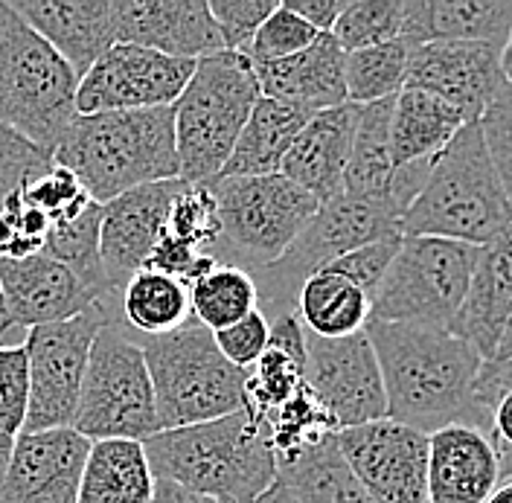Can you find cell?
Instances as JSON below:
<instances>
[{
	"instance_id": "obj_1",
	"label": "cell",
	"mask_w": 512,
	"mask_h": 503,
	"mask_svg": "<svg viewBox=\"0 0 512 503\" xmlns=\"http://www.w3.org/2000/svg\"><path fill=\"white\" fill-rule=\"evenodd\" d=\"M387 399V419L434 434L446 425H472V387L483 358L451 329L376 323L364 326Z\"/></svg>"
},
{
	"instance_id": "obj_2",
	"label": "cell",
	"mask_w": 512,
	"mask_h": 503,
	"mask_svg": "<svg viewBox=\"0 0 512 503\" xmlns=\"http://www.w3.org/2000/svg\"><path fill=\"white\" fill-rule=\"evenodd\" d=\"M155 480L184 486L210 501L256 503L277 480L274 448L248 410L158 431L143 440Z\"/></svg>"
},
{
	"instance_id": "obj_3",
	"label": "cell",
	"mask_w": 512,
	"mask_h": 503,
	"mask_svg": "<svg viewBox=\"0 0 512 503\" xmlns=\"http://www.w3.org/2000/svg\"><path fill=\"white\" fill-rule=\"evenodd\" d=\"M53 160L70 169L96 204L131 189L181 178L172 108L76 117Z\"/></svg>"
},
{
	"instance_id": "obj_4",
	"label": "cell",
	"mask_w": 512,
	"mask_h": 503,
	"mask_svg": "<svg viewBox=\"0 0 512 503\" xmlns=\"http://www.w3.org/2000/svg\"><path fill=\"white\" fill-rule=\"evenodd\" d=\"M512 207L480 123H466L434 160L402 216V236H434L483 248L510 233Z\"/></svg>"
},
{
	"instance_id": "obj_5",
	"label": "cell",
	"mask_w": 512,
	"mask_h": 503,
	"mask_svg": "<svg viewBox=\"0 0 512 503\" xmlns=\"http://www.w3.org/2000/svg\"><path fill=\"white\" fill-rule=\"evenodd\" d=\"M128 335L146 358L160 431L213 422L245 408V373L224 358L213 332L192 317L166 335Z\"/></svg>"
},
{
	"instance_id": "obj_6",
	"label": "cell",
	"mask_w": 512,
	"mask_h": 503,
	"mask_svg": "<svg viewBox=\"0 0 512 503\" xmlns=\"http://www.w3.org/2000/svg\"><path fill=\"white\" fill-rule=\"evenodd\" d=\"M76 88L73 67L0 0V126L53 158L76 120Z\"/></svg>"
},
{
	"instance_id": "obj_7",
	"label": "cell",
	"mask_w": 512,
	"mask_h": 503,
	"mask_svg": "<svg viewBox=\"0 0 512 503\" xmlns=\"http://www.w3.org/2000/svg\"><path fill=\"white\" fill-rule=\"evenodd\" d=\"M259 96L248 56L222 50L195 62L184 94L172 105L181 181L207 184L222 172Z\"/></svg>"
},
{
	"instance_id": "obj_8",
	"label": "cell",
	"mask_w": 512,
	"mask_h": 503,
	"mask_svg": "<svg viewBox=\"0 0 512 503\" xmlns=\"http://www.w3.org/2000/svg\"><path fill=\"white\" fill-rule=\"evenodd\" d=\"M204 187L213 192L219 213V245L213 259L256 274L274 265L294 245L320 204L283 175L262 178H213Z\"/></svg>"
},
{
	"instance_id": "obj_9",
	"label": "cell",
	"mask_w": 512,
	"mask_h": 503,
	"mask_svg": "<svg viewBox=\"0 0 512 503\" xmlns=\"http://www.w3.org/2000/svg\"><path fill=\"white\" fill-rule=\"evenodd\" d=\"M396 236H402V210L393 201L355 198L344 192L335 195L332 201L320 204L294 245L274 265L251 274L259 303H265L259 312L265 317L268 312H274V317L294 312V297L312 274L364 245Z\"/></svg>"
},
{
	"instance_id": "obj_10",
	"label": "cell",
	"mask_w": 512,
	"mask_h": 503,
	"mask_svg": "<svg viewBox=\"0 0 512 503\" xmlns=\"http://www.w3.org/2000/svg\"><path fill=\"white\" fill-rule=\"evenodd\" d=\"M70 428L91 442H143L160 431L146 358L120 323V312L94 338Z\"/></svg>"
},
{
	"instance_id": "obj_11",
	"label": "cell",
	"mask_w": 512,
	"mask_h": 503,
	"mask_svg": "<svg viewBox=\"0 0 512 503\" xmlns=\"http://www.w3.org/2000/svg\"><path fill=\"white\" fill-rule=\"evenodd\" d=\"M475 251L434 236H402L373 297L370 320L448 329L466 297Z\"/></svg>"
},
{
	"instance_id": "obj_12",
	"label": "cell",
	"mask_w": 512,
	"mask_h": 503,
	"mask_svg": "<svg viewBox=\"0 0 512 503\" xmlns=\"http://www.w3.org/2000/svg\"><path fill=\"white\" fill-rule=\"evenodd\" d=\"M117 312V297H105L82 315L27 332L24 352L30 370V405L24 431L70 428L94 338Z\"/></svg>"
},
{
	"instance_id": "obj_13",
	"label": "cell",
	"mask_w": 512,
	"mask_h": 503,
	"mask_svg": "<svg viewBox=\"0 0 512 503\" xmlns=\"http://www.w3.org/2000/svg\"><path fill=\"white\" fill-rule=\"evenodd\" d=\"M192 73L195 62L187 59H172L134 44H114L79 79L76 117L172 108Z\"/></svg>"
},
{
	"instance_id": "obj_14",
	"label": "cell",
	"mask_w": 512,
	"mask_h": 503,
	"mask_svg": "<svg viewBox=\"0 0 512 503\" xmlns=\"http://www.w3.org/2000/svg\"><path fill=\"white\" fill-rule=\"evenodd\" d=\"M303 381L338 431L387 416L379 358L364 332L350 338H315L306 332Z\"/></svg>"
},
{
	"instance_id": "obj_15",
	"label": "cell",
	"mask_w": 512,
	"mask_h": 503,
	"mask_svg": "<svg viewBox=\"0 0 512 503\" xmlns=\"http://www.w3.org/2000/svg\"><path fill=\"white\" fill-rule=\"evenodd\" d=\"M335 442L373 503H428V434L384 416Z\"/></svg>"
},
{
	"instance_id": "obj_16",
	"label": "cell",
	"mask_w": 512,
	"mask_h": 503,
	"mask_svg": "<svg viewBox=\"0 0 512 503\" xmlns=\"http://www.w3.org/2000/svg\"><path fill=\"white\" fill-rule=\"evenodd\" d=\"M504 47L483 41H431L411 47L405 88L443 99L466 123H475L507 88Z\"/></svg>"
},
{
	"instance_id": "obj_17",
	"label": "cell",
	"mask_w": 512,
	"mask_h": 503,
	"mask_svg": "<svg viewBox=\"0 0 512 503\" xmlns=\"http://www.w3.org/2000/svg\"><path fill=\"white\" fill-rule=\"evenodd\" d=\"M187 187V181H160L149 187H137L102 204L99 227V256L111 294L117 297L123 285L146 268L149 256L166 233L169 207L175 195Z\"/></svg>"
},
{
	"instance_id": "obj_18",
	"label": "cell",
	"mask_w": 512,
	"mask_h": 503,
	"mask_svg": "<svg viewBox=\"0 0 512 503\" xmlns=\"http://www.w3.org/2000/svg\"><path fill=\"white\" fill-rule=\"evenodd\" d=\"M91 440L73 428L21 431L0 480V503H76Z\"/></svg>"
},
{
	"instance_id": "obj_19",
	"label": "cell",
	"mask_w": 512,
	"mask_h": 503,
	"mask_svg": "<svg viewBox=\"0 0 512 503\" xmlns=\"http://www.w3.org/2000/svg\"><path fill=\"white\" fill-rule=\"evenodd\" d=\"M117 44L198 62L222 53L207 0H111Z\"/></svg>"
},
{
	"instance_id": "obj_20",
	"label": "cell",
	"mask_w": 512,
	"mask_h": 503,
	"mask_svg": "<svg viewBox=\"0 0 512 503\" xmlns=\"http://www.w3.org/2000/svg\"><path fill=\"white\" fill-rule=\"evenodd\" d=\"M0 291L12 320L30 332L35 326L62 323L105 300L62 262L35 253L27 259H0Z\"/></svg>"
},
{
	"instance_id": "obj_21",
	"label": "cell",
	"mask_w": 512,
	"mask_h": 503,
	"mask_svg": "<svg viewBox=\"0 0 512 503\" xmlns=\"http://www.w3.org/2000/svg\"><path fill=\"white\" fill-rule=\"evenodd\" d=\"M498 480V448L480 428L446 425L428 434V503H486Z\"/></svg>"
},
{
	"instance_id": "obj_22",
	"label": "cell",
	"mask_w": 512,
	"mask_h": 503,
	"mask_svg": "<svg viewBox=\"0 0 512 503\" xmlns=\"http://www.w3.org/2000/svg\"><path fill=\"white\" fill-rule=\"evenodd\" d=\"M82 79L117 44L111 0H15L9 3Z\"/></svg>"
},
{
	"instance_id": "obj_23",
	"label": "cell",
	"mask_w": 512,
	"mask_h": 503,
	"mask_svg": "<svg viewBox=\"0 0 512 503\" xmlns=\"http://www.w3.org/2000/svg\"><path fill=\"white\" fill-rule=\"evenodd\" d=\"M512 315V236L504 233L495 242L475 251L472 277L460 312L448 326L486 361H492L501 332Z\"/></svg>"
},
{
	"instance_id": "obj_24",
	"label": "cell",
	"mask_w": 512,
	"mask_h": 503,
	"mask_svg": "<svg viewBox=\"0 0 512 503\" xmlns=\"http://www.w3.org/2000/svg\"><path fill=\"white\" fill-rule=\"evenodd\" d=\"M355 126H358V105L350 102L315 114L294 137L280 166V175L306 189L318 204L332 201L335 195H341Z\"/></svg>"
},
{
	"instance_id": "obj_25",
	"label": "cell",
	"mask_w": 512,
	"mask_h": 503,
	"mask_svg": "<svg viewBox=\"0 0 512 503\" xmlns=\"http://www.w3.org/2000/svg\"><path fill=\"white\" fill-rule=\"evenodd\" d=\"M344 59L347 53L338 47V41L329 32L318 35L312 47H306L291 59L254 64L259 94L291 108H300L312 117L320 111L347 105Z\"/></svg>"
},
{
	"instance_id": "obj_26",
	"label": "cell",
	"mask_w": 512,
	"mask_h": 503,
	"mask_svg": "<svg viewBox=\"0 0 512 503\" xmlns=\"http://www.w3.org/2000/svg\"><path fill=\"white\" fill-rule=\"evenodd\" d=\"M512 30V0H405L402 38L431 41H483L504 47Z\"/></svg>"
},
{
	"instance_id": "obj_27",
	"label": "cell",
	"mask_w": 512,
	"mask_h": 503,
	"mask_svg": "<svg viewBox=\"0 0 512 503\" xmlns=\"http://www.w3.org/2000/svg\"><path fill=\"white\" fill-rule=\"evenodd\" d=\"M312 120V114L283 105L277 99L259 96L242 128L230 158L216 178H262V175H280V166L286 160L294 137Z\"/></svg>"
},
{
	"instance_id": "obj_28",
	"label": "cell",
	"mask_w": 512,
	"mask_h": 503,
	"mask_svg": "<svg viewBox=\"0 0 512 503\" xmlns=\"http://www.w3.org/2000/svg\"><path fill=\"white\" fill-rule=\"evenodd\" d=\"M463 126H466L463 114H457L443 99L405 88L393 99V117H390L393 166L402 169L411 163L437 160Z\"/></svg>"
},
{
	"instance_id": "obj_29",
	"label": "cell",
	"mask_w": 512,
	"mask_h": 503,
	"mask_svg": "<svg viewBox=\"0 0 512 503\" xmlns=\"http://www.w3.org/2000/svg\"><path fill=\"white\" fill-rule=\"evenodd\" d=\"M155 474L143 442H91L76 503H152Z\"/></svg>"
},
{
	"instance_id": "obj_30",
	"label": "cell",
	"mask_w": 512,
	"mask_h": 503,
	"mask_svg": "<svg viewBox=\"0 0 512 503\" xmlns=\"http://www.w3.org/2000/svg\"><path fill=\"white\" fill-rule=\"evenodd\" d=\"M370 306V297L358 285L332 271L312 274L294 297V315L303 329L326 341L364 332L370 323Z\"/></svg>"
},
{
	"instance_id": "obj_31",
	"label": "cell",
	"mask_w": 512,
	"mask_h": 503,
	"mask_svg": "<svg viewBox=\"0 0 512 503\" xmlns=\"http://www.w3.org/2000/svg\"><path fill=\"white\" fill-rule=\"evenodd\" d=\"M390 117H393V99L358 108L350 163H347L344 184H341L344 195L396 204V198H393L396 166L390 158Z\"/></svg>"
},
{
	"instance_id": "obj_32",
	"label": "cell",
	"mask_w": 512,
	"mask_h": 503,
	"mask_svg": "<svg viewBox=\"0 0 512 503\" xmlns=\"http://www.w3.org/2000/svg\"><path fill=\"white\" fill-rule=\"evenodd\" d=\"M277 480L300 503H373L344 460L335 434L309 445L291 463L277 466Z\"/></svg>"
},
{
	"instance_id": "obj_33",
	"label": "cell",
	"mask_w": 512,
	"mask_h": 503,
	"mask_svg": "<svg viewBox=\"0 0 512 503\" xmlns=\"http://www.w3.org/2000/svg\"><path fill=\"white\" fill-rule=\"evenodd\" d=\"M120 323L134 335H166L190 320L187 285L158 274L137 271L117 294Z\"/></svg>"
},
{
	"instance_id": "obj_34",
	"label": "cell",
	"mask_w": 512,
	"mask_h": 503,
	"mask_svg": "<svg viewBox=\"0 0 512 503\" xmlns=\"http://www.w3.org/2000/svg\"><path fill=\"white\" fill-rule=\"evenodd\" d=\"M187 291H190V317L210 332L227 329L259 309L254 277L236 265H216Z\"/></svg>"
},
{
	"instance_id": "obj_35",
	"label": "cell",
	"mask_w": 512,
	"mask_h": 503,
	"mask_svg": "<svg viewBox=\"0 0 512 503\" xmlns=\"http://www.w3.org/2000/svg\"><path fill=\"white\" fill-rule=\"evenodd\" d=\"M408 59H411V44L405 38L347 53L344 59L347 102L361 108L384 99H396L405 91Z\"/></svg>"
},
{
	"instance_id": "obj_36",
	"label": "cell",
	"mask_w": 512,
	"mask_h": 503,
	"mask_svg": "<svg viewBox=\"0 0 512 503\" xmlns=\"http://www.w3.org/2000/svg\"><path fill=\"white\" fill-rule=\"evenodd\" d=\"M99 227H102V204L91 201L76 219L53 224L41 253L62 262L67 271H73L85 285H91L96 294L114 297L99 256Z\"/></svg>"
},
{
	"instance_id": "obj_37",
	"label": "cell",
	"mask_w": 512,
	"mask_h": 503,
	"mask_svg": "<svg viewBox=\"0 0 512 503\" xmlns=\"http://www.w3.org/2000/svg\"><path fill=\"white\" fill-rule=\"evenodd\" d=\"M259 428L265 431V437L274 448L277 466L291 463L297 454H303L309 445H315L329 434H338L332 416L320 408L315 393L306 387V381L300 384V390L283 402L277 410H271L265 419H259Z\"/></svg>"
},
{
	"instance_id": "obj_38",
	"label": "cell",
	"mask_w": 512,
	"mask_h": 503,
	"mask_svg": "<svg viewBox=\"0 0 512 503\" xmlns=\"http://www.w3.org/2000/svg\"><path fill=\"white\" fill-rule=\"evenodd\" d=\"M303 364H306V355L268 344L262 358L251 370H245V410L256 422L265 419L271 410L280 408L300 390Z\"/></svg>"
},
{
	"instance_id": "obj_39",
	"label": "cell",
	"mask_w": 512,
	"mask_h": 503,
	"mask_svg": "<svg viewBox=\"0 0 512 503\" xmlns=\"http://www.w3.org/2000/svg\"><path fill=\"white\" fill-rule=\"evenodd\" d=\"M405 0H350L332 27V38L344 53L379 47L402 38Z\"/></svg>"
},
{
	"instance_id": "obj_40",
	"label": "cell",
	"mask_w": 512,
	"mask_h": 503,
	"mask_svg": "<svg viewBox=\"0 0 512 503\" xmlns=\"http://www.w3.org/2000/svg\"><path fill=\"white\" fill-rule=\"evenodd\" d=\"M166 233L190 245L192 251L213 256L219 245V213L213 192L204 184H187L181 189L169 207Z\"/></svg>"
},
{
	"instance_id": "obj_41",
	"label": "cell",
	"mask_w": 512,
	"mask_h": 503,
	"mask_svg": "<svg viewBox=\"0 0 512 503\" xmlns=\"http://www.w3.org/2000/svg\"><path fill=\"white\" fill-rule=\"evenodd\" d=\"M320 32L315 27H309L300 15H294L286 3H280L265 24L256 30L251 38V44L242 50V56H248L251 64H268V62H283L291 59L297 53H303L306 47H312L318 41Z\"/></svg>"
},
{
	"instance_id": "obj_42",
	"label": "cell",
	"mask_w": 512,
	"mask_h": 503,
	"mask_svg": "<svg viewBox=\"0 0 512 503\" xmlns=\"http://www.w3.org/2000/svg\"><path fill=\"white\" fill-rule=\"evenodd\" d=\"M21 198L30 207L41 210L50 219V224H64V221L76 219L91 204V195L79 184V178L70 169L59 166L56 160L41 175L32 178L21 192Z\"/></svg>"
},
{
	"instance_id": "obj_43",
	"label": "cell",
	"mask_w": 512,
	"mask_h": 503,
	"mask_svg": "<svg viewBox=\"0 0 512 503\" xmlns=\"http://www.w3.org/2000/svg\"><path fill=\"white\" fill-rule=\"evenodd\" d=\"M50 227V219L21 195L9 198L0 210V259H27L41 253Z\"/></svg>"
},
{
	"instance_id": "obj_44",
	"label": "cell",
	"mask_w": 512,
	"mask_h": 503,
	"mask_svg": "<svg viewBox=\"0 0 512 503\" xmlns=\"http://www.w3.org/2000/svg\"><path fill=\"white\" fill-rule=\"evenodd\" d=\"M53 158L30 143L24 134L0 126V210L9 198L21 195L35 175H41Z\"/></svg>"
},
{
	"instance_id": "obj_45",
	"label": "cell",
	"mask_w": 512,
	"mask_h": 503,
	"mask_svg": "<svg viewBox=\"0 0 512 503\" xmlns=\"http://www.w3.org/2000/svg\"><path fill=\"white\" fill-rule=\"evenodd\" d=\"M30 370L24 346H0V434L18 437L27 422Z\"/></svg>"
},
{
	"instance_id": "obj_46",
	"label": "cell",
	"mask_w": 512,
	"mask_h": 503,
	"mask_svg": "<svg viewBox=\"0 0 512 503\" xmlns=\"http://www.w3.org/2000/svg\"><path fill=\"white\" fill-rule=\"evenodd\" d=\"M277 6V0H207L210 18L230 53H242Z\"/></svg>"
},
{
	"instance_id": "obj_47",
	"label": "cell",
	"mask_w": 512,
	"mask_h": 503,
	"mask_svg": "<svg viewBox=\"0 0 512 503\" xmlns=\"http://www.w3.org/2000/svg\"><path fill=\"white\" fill-rule=\"evenodd\" d=\"M399 242H402V236H396V239H382V242H373V245H364V248H358V251L335 259V262L326 265L323 271H332V274H338V277L355 283L367 297H370V303H373V297H376V291H379V285H382L384 274H387L393 256L399 251Z\"/></svg>"
},
{
	"instance_id": "obj_48",
	"label": "cell",
	"mask_w": 512,
	"mask_h": 503,
	"mask_svg": "<svg viewBox=\"0 0 512 503\" xmlns=\"http://www.w3.org/2000/svg\"><path fill=\"white\" fill-rule=\"evenodd\" d=\"M268 338H271V323L259 309H254L242 320H236L233 326L213 332V341L219 346V352L242 373L251 370L262 358V352L268 349Z\"/></svg>"
},
{
	"instance_id": "obj_49",
	"label": "cell",
	"mask_w": 512,
	"mask_h": 503,
	"mask_svg": "<svg viewBox=\"0 0 512 503\" xmlns=\"http://www.w3.org/2000/svg\"><path fill=\"white\" fill-rule=\"evenodd\" d=\"M486 149L492 155V163L498 169V178L504 184L507 201L512 207V94L504 88L501 96L483 111L478 120Z\"/></svg>"
},
{
	"instance_id": "obj_50",
	"label": "cell",
	"mask_w": 512,
	"mask_h": 503,
	"mask_svg": "<svg viewBox=\"0 0 512 503\" xmlns=\"http://www.w3.org/2000/svg\"><path fill=\"white\" fill-rule=\"evenodd\" d=\"M347 3L350 0H286L288 9L294 15H300L309 27H315L320 35L332 32L335 21L341 18V12H344Z\"/></svg>"
},
{
	"instance_id": "obj_51",
	"label": "cell",
	"mask_w": 512,
	"mask_h": 503,
	"mask_svg": "<svg viewBox=\"0 0 512 503\" xmlns=\"http://www.w3.org/2000/svg\"><path fill=\"white\" fill-rule=\"evenodd\" d=\"M489 437L495 442V448L512 451V387H507L489 410Z\"/></svg>"
},
{
	"instance_id": "obj_52",
	"label": "cell",
	"mask_w": 512,
	"mask_h": 503,
	"mask_svg": "<svg viewBox=\"0 0 512 503\" xmlns=\"http://www.w3.org/2000/svg\"><path fill=\"white\" fill-rule=\"evenodd\" d=\"M152 503H216L204 495H195L184 486H175V483H166V480H155V498Z\"/></svg>"
},
{
	"instance_id": "obj_53",
	"label": "cell",
	"mask_w": 512,
	"mask_h": 503,
	"mask_svg": "<svg viewBox=\"0 0 512 503\" xmlns=\"http://www.w3.org/2000/svg\"><path fill=\"white\" fill-rule=\"evenodd\" d=\"M24 341H27V332L12 320L3 291H0V346H24Z\"/></svg>"
},
{
	"instance_id": "obj_54",
	"label": "cell",
	"mask_w": 512,
	"mask_h": 503,
	"mask_svg": "<svg viewBox=\"0 0 512 503\" xmlns=\"http://www.w3.org/2000/svg\"><path fill=\"white\" fill-rule=\"evenodd\" d=\"M256 503H300V501H294L291 495H288V489L280 483V480H274L271 483V489L268 492H262L259 498H256Z\"/></svg>"
},
{
	"instance_id": "obj_55",
	"label": "cell",
	"mask_w": 512,
	"mask_h": 503,
	"mask_svg": "<svg viewBox=\"0 0 512 503\" xmlns=\"http://www.w3.org/2000/svg\"><path fill=\"white\" fill-rule=\"evenodd\" d=\"M492 361H512V315L507 320V326H504V332H501V341L495 346Z\"/></svg>"
},
{
	"instance_id": "obj_56",
	"label": "cell",
	"mask_w": 512,
	"mask_h": 503,
	"mask_svg": "<svg viewBox=\"0 0 512 503\" xmlns=\"http://www.w3.org/2000/svg\"><path fill=\"white\" fill-rule=\"evenodd\" d=\"M486 503H512V477H501Z\"/></svg>"
},
{
	"instance_id": "obj_57",
	"label": "cell",
	"mask_w": 512,
	"mask_h": 503,
	"mask_svg": "<svg viewBox=\"0 0 512 503\" xmlns=\"http://www.w3.org/2000/svg\"><path fill=\"white\" fill-rule=\"evenodd\" d=\"M12 448H15V437H6V434H0V480H3V474H6L9 457H12Z\"/></svg>"
},
{
	"instance_id": "obj_58",
	"label": "cell",
	"mask_w": 512,
	"mask_h": 503,
	"mask_svg": "<svg viewBox=\"0 0 512 503\" xmlns=\"http://www.w3.org/2000/svg\"><path fill=\"white\" fill-rule=\"evenodd\" d=\"M501 70H504L507 85H512V30L510 38H507V44H504V53H501Z\"/></svg>"
},
{
	"instance_id": "obj_59",
	"label": "cell",
	"mask_w": 512,
	"mask_h": 503,
	"mask_svg": "<svg viewBox=\"0 0 512 503\" xmlns=\"http://www.w3.org/2000/svg\"><path fill=\"white\" fill-rule=\"evenodd\" d=\"M501 457V477H512V451L510 448H498Z\"/></svg>"
},
{
	"instance_id": "obj_60",
	"label": "cell",
	"mask_w": 512,
	"mask_h": 503,
	"mask_svg": "<svg viewBox=\"0 0 512 503\" xmlns=\"http://www.w3.org/2000/svg\"><path fill=\"white\" fill-rule=\"evenodd\" d=\"M507 91H510V94H512V85H507Z\"/></svg>"
},
{
	"instance_id": "obj_61",
	"label": "cell",
	"mask_w": 512,
	"mask_h": 503,
	"mask_svg": "<svg viewBox=\"0 0 512 503\" xmlns=\"http://www.w3.org/2000/svg\"><path fill=\"white\" fill-rule=\"evenodd\" d=\"M219 503H230V501H219Z\"/></svg>"
},
{
	"instance_id": "obj_62",
	"label": "cell",
	"mask_w": 512,
	"mask_h": 503,
	"mask_svg": "<svg viewBox=\"0 0 512 503\" xmlns=\"http://www.w3.org/2000/svg\"><path fill=\"white\" fill-rule=\"evenodd\" d=\"M510 236H512V227H510Z\"/></svg>"
}]
</instances>
